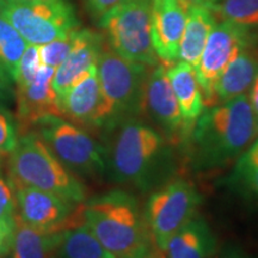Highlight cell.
Returning <instances> with one entry per match:
<instances>
[{"mask_svg": "<svg viewBox=\"0 0 258 258\" xmlns=\"http://www.w3.org/2000/svg\"><path fill=\"white\" fill-rule=\"evenodd\" d=\"M219 258H250L249 256H246V254H244L243 252H240V251H234V250H231L228 251V252H226L225 254H222Z\"/></svg>", "mask_w": 258, "mask_h": 258, "instance_id": "obj_36", "label": "cell"}, {"mask_svg": "<svg viewBox=\"0 0 258 258\" xmlns=\"http://www.w3.org/2000/svg\"><path fill=\"white\" fill-rule=\"evenodd\" d=\"M54 258H115L85 224L61 232Z\"/></svg>", "mask_w": 258, "mask_h": 258, "instance_id": "obj_22", "label": "cell"}, {"mask_svg": "<svg viewBox=\"0 0 258 258\" xmlns=\"http://www.w3.org/2000/svg\"><path fill=\"white\" fill-rule=\"evenodd\" d=\"M42 61L40 56V47L28 44L25 48L23 55L19 60L17 69V78H16V86L25 85L35 78L38 70L41 69Z\"/></svg>", "mask_w": 258, "mask_h": 258, "instance_id": "obj_27", "label": "cell"}, {"mask_svg": "<svg viewBox=\"0 0 258 258\" xmlns=\"http://www.w3.org/2000/svg\"><path fill=\"white\" fill-rule=\"evenodd\" d=\"M14 224H0V258L8 256L11 252L14 243Z\"/></svg>", "mask_w": 258, "mask_h": 258, "instance_id": "obj_31", "label": "cell"}, {"mask_svg": "<svg viewBox=\"0 0 258 258\" xmlns=\"http://www.w3.org/2000/svg\"><path fill=\"white\" fill-rule=\"evenodd\" d=\"M220 0H180L183 5L186 9L192 8V6H206V8H212L213 5H215Z\"/></svg>", "mask_w": 258, "mask_h": 258, "instance_id": "obj_34", "label": "cell"}, {"mask_svg": "<svg viewBox=\"0 0 258 258\" xmlns=\"http://www.w3.org/2000/svg\"><path fill=\"white\" fill-rule=\"evenodd\" d=\"M231 184L244 196L258 201V161L238 158L231 176Z\"/></svg>", "mask_w": 258, "mask_h": 258, "instance_id": "obj_25", "label": "cell"}, {"mask_svg": "<svg viewBox=\"0 0 258 258\" xmlns=\"http://www.w3.org/2000/svg\"><path fill=\"white\" fill-rule=\"evenodd\" d=\"M18 135L9 114L0 111V157L9 156L17 144Z\"/></svg>", "mask_w": 258, "mask_h": 258, "instance_id": "obj_28", "label": "cell"}, {"mask_svg": "<svg viewBox=\"0 0 258 258\" xmlns=\"http://www.w3.org/2000/svg\"><path fill=\"white\" fill-rule=\"evenodd\" d=\"M249 99L251 102V105H252L254 117H256V122H257V128H258V74L256 79H254L252 86H251L250 89Z\"/></svg>", "mask_w": 258, "mask_h": 258, "instance_id": "obj_33", "label": "cell"}, {"mask_svg": "<svg viewBox=\"0 0 258 258\" xmlns=\"http://www.w3.org/2000/svg\"><path fill=\"white\" fill-rule=\"evenodd\" d=\"M54 74L55 69L42 64L30 83L17 86V120L22 133L28 132L29 128L36 125L48 116H61L53 89Z\"/></svg>", "mask_w": 258, "mask_h": 258, "instance_id": "obj_15", "label": "cell"}, {"mask_svg": "<svg viewBox=\"0 0 258 258\" xmlns=\"http://www.w3.org/2000/svg\"><path fill=\"white\" fill-rule=\"evenodd\" d=\"M165 139L159 132L139 121H122L106 165L117 182L146 186L165 156Z\"/></svg>", "mask_w": 258, "mask_h": 258, "instance_id": "obj_4", "label": "cell"}, {"mask_svg": "<svg viewBox=\"0 0 258 258\" xmlns=\"http://www.w3.org/2000/svg\"><path fill=\"white\" fill-rule=\"evenodd\" d=\"M36 125L40 137L71 172L83 176L104 172L108 152L85 129L61 116H48Z\"/></svg>", "mask_w": 258, "mask_h": 258, "instance_id": "obj_8", "label": "cell"}, {"mask_svg": "<svg viewBox=\"0 0 258 258\" xmlns=\"http://www.w3.org/2000/svg\"><path fill=\"white\" fill-rule=\"evenodd\" d=\"M144 110L147 111L172 143L184 139L182 114L164 64L158 63L148 73Z\"/></svg>", "mask_w": 258, "mask_h": 258, "instance_id": "obj_13", "label": "cell"}, {"mask_svg": "<svg viewBox=\"0 0 258 258\" xmlns=\"http://www.w3.org/2000/svg\"><path fill=\"white\" fill-rule=\"evenodd\" d=\"M195 165L222 167L238 159L258 137L254 112L246 93L208 108L191 132Z\"/></svg>", "mask_w": 258, "mask_h": 258, "instance_id": "obj_1", "label": "cell"}, {"mask_svg": "<svg viewBox=\"0 0 258 258\" xmlns=\"http://www.w3.org/2000/svg\"><path fill=\"white\" fill-rule=\"evenodd\" d=\"M98 23L118 55L148 67L159 63L151 31V0H124Z\"/></svg>", "mask_w": 258, "mask_h": 258, "instance_id": "obj_6", "label": "cell"}, {"mask_svg": "<svg viewBox=\"0 0 258 258\" xmlns=\"http://www.w3.org/2000/svg\"><path fill=\"white\" fill-rule=\"evenodd\" d=\"M99 84L112 112L114 124L140 115L150 67L129 61L103 47L96 63Z\"/></svg>", "mask_w": 258, "mask_h": 258, "instance_id": "obj_7", "label": "cell"}, {"mask_svg": "<svg viewBox=\"0 0 258 258\" xmlns=\"http://www.w3.org/2000/svg\"><path fill=\"white\" fill-rule=\"evenodd\" d=\"M166 73L178 102L185 139L191 134L196 121L206 108L196 71L189 63L177 61L172 66L166 67Z\"/></svg>", "mask_w": 258, "mask_h": 258, "instance_id": "obj_17", "label": "cell"}, {"mask_svg": "<svg viewBox=\"0 0 258 258\" xmlns=\"http://www.w3.org/2000/svg\"><path fill=\"white\" fill-rule=\"evenodd\" d=\"M201 202L195 186L180 178L171 180L148 198L144 215L158 250H165L171 238L198 214Z\"/></svg>", "mask_w": 258, "mask_h": 258, "instance_id": "obj_9", "label": "cell"}, {"mask_svg": "<svg viewBox=\"0 0 258 258\" xmlns=\"http://www.w3.org/2000/svg\"><path fill=\"white\" fill-rule=\"evenodd\" d=\"M253 40V32L249 30L224 21L215 23L195 70L205 106L218 105L215 85L219 77L241 48L251 46Z\"/></svg>", "mask_w": 258, "mask_h": 258, "instance_id": "obj_10", "label": "cell"}, {"mask_svg": "<svg viewBox=\"0 0 258 258\" xmlns=\"http://www.w3.org/2000/svg\"><path fill=\"white\" fill-rule=\"evenodd\" d=\"M77 31L78 30L71 32L69 36L59 38V40H55L41 46L40 56L42 63L56 70L63 62V60L66 59L71 49H72Z\"/></svg>", "mask_w": 258, "mask_h": 258, "instance_id": "obj_26", "label": "cell"}, {"mask_svg": "<svg viewBox=\"0 0 258 258\" xmlns=\"http://www.w3.org/2000/svg\"><path fill=\"white\" fill-rule=\"evenodd\" d=\"M84 224L115 258H129L156 246L135 196L111 190L84 205Z\"/></svg>", "mask_w": 258, "mask_h": 258, "instance_id": "obj_2", "label": "cell"}, {"mask_svg": "<svg viewBox=\"0 0 258 258\" xmlns=\"http://www.w3.org/2000/svg\"><path fill=\"white\" fill-rule=\"evenodd\" d=\"M129 258H164V256H163V252L158 250L157 246H154L152 249L146 251V252L137 254V256L129 257Z\"/></svg>", "mask_w": 258, "mask_h": 258, "instance_id": "obj_35", "label": "cell"}, {"mask_svg": "<svg viewBox=\"0 0 258 258\" xmlns=\"http://www.w3.org/2000/svg\"><path fill=\"white\" fill-rule=\"evenodd\" d=\"M9 180L11 185L30 186L74 203H83L86 189L55 157L40 134L23 132L8 161Z\"/></svg>", "mask_w": 258, "mask_h": 258, "instance_id": "obj_3", "label": "cell"}, {"mask_svg": "<svg viewBox=\"0 0 258 258\" xmlns=\"http://www.w3.org/2000/svg\"><path fill=\"white\" fill-rule=\"evenodd\" d=\"M186 9L180 0H151V31L158 60L165 67L178 61L186 25Z\"/></svg>", "mask_w": 258, "mask_h": 258, "instance_id": "obj_14", "label": "cell"}, {"mask_svg": "<svg viewBox=\"0 0 258 258\" xmlns=\"http://www.w3.org/2000/svg\"><path fill=\"white\" fill-rule=\"evenodd\" d=\"M186 15L188 18L180 41L178 61L189 63L196 70L209 34L217 21L212 9L206 6L188 8Z\"/></svg>", "mask_w": 258, "mask_h": 258, "instance_id": "obj_20", "label": "cell"}, {"mask_svg": "<svg viewBox=\"0 0 258 258\" xmlns=\"http://www.w3.org/2000/svg\"><path fill=\"white\" fill-rule=\"evenodd\" d=\"M256 139H258V137H257V138H256Z\"/></svg>", "mask_w": 258, "mask_h": 258, "instance_id": "obj_37", "label": "cell"}, {"mask_svg": "<svg viewBox=\"0 0 258 258\" xmlns=\"http://www.w3.org/2000/svg\"><path fill=\"white\" fill-rule=\"evenodd\" d=\"M28 43L0 12V80L12 86Z\"/></svg>", "mask_w": 258, "mask_h": 258, "instance_id": "obj_23", "label": "cell"}, {"mask_svg": "<svg viewBox=\"0 0 258 258\" xmlns=\"http://www.w3.org/2000/svg\"><path fill=\"white\" fill-rule=\"evenodd\" d=\"M251 46L241 48L219 77L215 85L218 104L244 95L252 86L258 74V54Z\"/></svg>", "mask_w": 258, "mask_h": 258, "instance_id": "obj_19", "label": "cell"}, {"mask_svg": "<svg viewBox=\"0 0 258 258\" xmlns=\"http://www.w3.org/2000/svg\"><path fill=\"white\" fill-rule=\"evenodd\" d=\"M16 200L11 186L0 175V224H14Z\"/></svg>", "mask_w": 258, "mask_h": 258, "instance_id": "obj_29", "label": "cell"}, {"mask_svg": "<svg viewBox=\"0 0 258 258\" xmlns=\"http://www.w3.org/2000/svg\"><path fill=\"white\" fill-rule=\"evenodd\" d=\"M123 2L124 0H85V4L92 17L99 21L103 16Z\"/></svg>", "mask_w": 258, "mask_h": 258, "instance_id": "obj_30", "label": "cell"}, {"mask_svg": "<svg viewBox=\"0 0 258 258\" xmlns=\"http://www.w3.org/2000/svg\"><path fill=\"white\" fill-rule=\"evenodd\" d=\"M217 239L205 219L196 214L167 243L164 258H213Z\"/></svg>", "mask_w": 258, "mask_h": 258, "instance_id": "obj_18", "label": "cell"}, {"mask_svg": "<svg viewBox=\"0 0 258 258\" xmlns=\"http://www.w3.org/2000/svg\"><path fill=\"white\" fill-rule=\"evenodd\" d=\"M60 233H47L15 215L12 258H54Z\"/></svg>", "mask_w": 258, "mask_h": 258, "instance_id": "obj_21", "label": "cell"}, {"mask_svg": "<svg viewBox=\"0 0 258 258\" xmlns=\"http://www.w3.org/2000/svg\"><path fill=\"white\" fill-rule=\"evenodd\" d=\"M211 9L224 22L251 32L258 29V0H220Z\"/></svg>", "mask_w": 258, "mask_h": 258, "instance_id": "obj_24", "label": "cell"}, {"mask_svg": "<svg viewBox=\"0 0 258 258\" xmlns=\"http://www.w3.org/2000/svg\"><path fill=\"white\" fill-rule=\"evenodd\" d=\"M0 12L31 46L41 47L79 29L67 0H0Z\"/></svg>", "mask_w": 258, "mask_h": 258, "instance_id": "obj_5", "label": "cell"}, {"mask_svg": "<svg viewBox=\"0 0 258 258\" xmlns=\"http://www.w3.org/2000/svg\"><path fill=\"white\" fill-rule=\"evenodd\" d=\"M103 47L102 35L89 29H78L72 49L54 74L53 89L57 103L97 63Z\"/></svg>", "mask_w": 258, "mask_h": 258, "instance_id": "obj_16", "label": "cell"}, {"mask_svg": "<svg viewBox=\"0 0 258 258\" xmlns=\"http://www.w3.org/2000/svg\"><path fill=\"white\" fill-rule=\"evenodd\" d=\"M61 116L82 128H99L114 124L112 112L103 95L96 64L59 103Z\"/></svg>", "mask_w": 258, "mask_h": 258, "instance_id": "obj_12", "label": "cell"}, {"mask_svg": "<svg viewBox=\"0 0 258 258\" xmlns=\"http://www.w3.org/2000/svg\"><path fill=\"white\" fill-rule=\"evenodd\" d=\"M12 99L11 86L0 80V111L9 114V104Z\"/></svg>", "mask_w": 258, "mask_h": 258, "instance_id": "obj_32", "label": "cell"}, {"mask_svg": "<svg viewBox=\"0 0 258 258\" xmlns=\"http://www.w3.org/2000/svg\"><path fill=\"white\" fill-rule=\"evenodd\" d=\"M16 214L25 224L47 232H61L84 224V203L30 186H16Z\"/></svg>", "mask_w": 258, "mask_h": 258, "instance_id": "obj_11", "label": "cell"}]
</instances>
